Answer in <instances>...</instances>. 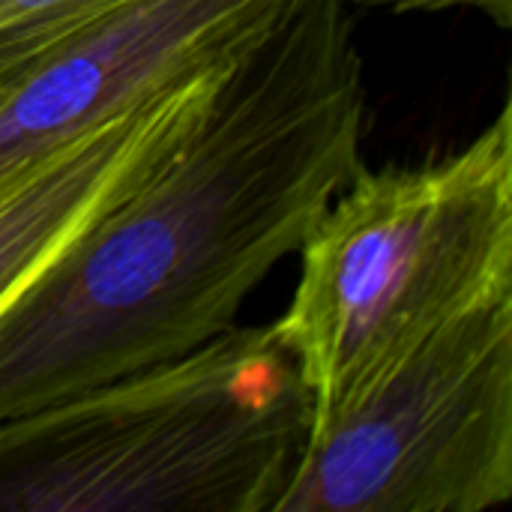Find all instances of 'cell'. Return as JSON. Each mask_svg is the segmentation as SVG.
<instances>
[{
  "mask_svg": "<svg viewBox=\"0 0 512 512\" xmlns=\"http://www.w3.org/2000/svg\"><path fill=\"white\" fill-rule=\"evenodd\" d=\"M366 81L345 0H291L186 135L0 309V423L234 327L360 171Z\"/></svg>",
  "mask_w": 512,
  "mask_h": 512,
  "instance_id": "1",
  "label": "cell"
},
{
  "mask_svg": "<svg viewBox=\"0 0 512 512\" xmlns=\"http://www.w3.org/2000/svg\"><path fill=\"white\" fill-rule=\"evenodd\" d=\"M312 396L273 324L228 327L0 423V512H273Z\"/></svg>",
  "mask_w": 512,
  "mask_h": 512,
  "instance_id": "2",
  "label": "cell"
},
{
  "mask_svg": "<svg viewBox=\"0 0 512 512\" xmlns=\"http://www.w3.org/2000/svg\"><path fill=\"white\" fill-rule=\"evenodd\" d=\"M276 336L312 426L453 321L512 297V114L420 165L360 171L300 243Z\"/></svg>",
  "mask_w": 512,
  "mask_h": 512,
  "instance_id": "3",
  "label": "cell"
},
{
  "mask_svg": "<svg viewBox=\"0 0 512 512\" xmlns=\"http://www.w3.org/2000/svg\"><path fill=\"white\" fill-rule=\"evenodd\" d=\"M138 0H0V63L36 54Z\"/></svg>",
  "mask_w": 512,
  "mask_h": 512,
  "instance_id": "7",
  "label": "cell"
},
{
  "mask_svg": "<svg viewBox=\"0 0 512 512\" xmlns=\"http://www.w3.org/2000/svg\"><path fill=\"white\" fill-rule=\"evenodd\" d=\"M351 9H381L393 15L405 12H447V9H477L498 21L504 30L512 24V0H345Z\"/></svg>",
  "mask_w": 512,
  "mask_h": 512,
  "instance_id": "8",
  "label": "cell"
},
{
  "mask_svg": "<svg viewBox=\"0 0 512 512\" xmlns=\"http://www.w3.org/2000/svg\"><path fill=\"white\" fill-rule=\"evenodd\" d=\"M512 498V297L309 429L273 512H489Z\"/></svg>",
  "mask_w": 512,
  "mask_h": 512,
  "instance_id": "4",
  "label": "cell"
},
{
  "mask_svg": "<svg viewBox=\"0 0 512 512\" xmlns=\"http://www.w3.org/2000/svg\"><path fill=\"white\" fill-rule=\"evenodd\" d=\"M228 60L174 78L0 192V309L186 135Z\"/></svg>",
  "mask_w": 512,
  "mask_h": 512,
  "instance_id": "6",
  "label": "cell"
},
{
  "mask_svg": "<svg viewBox=\"0 0 512 512\" xmlns=\"http://www.w3.org/2000/svg\"><path fill=\"white\" fill-rule=\"evenodd\" d=\"M291 0H138L0 63V192L174 78L228 60Z\"/></svg>",
  "mask_w": 512,
  "mask_h": 512,
  "instance_id": "5",
  "label": "cell"
}]
</instances>
